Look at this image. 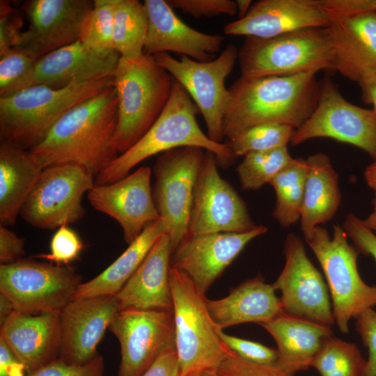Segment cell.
I'll return each mask as SVG.
<instances>
[{
	"label": "cell",
	"instance_id": "29",
	"mask_svg": "<svg viewBox=\"0 0 376 376\" xmlns=\"http://www.w3.org/2000/svg\"><path fill=\"white\" fill-rule=\"evenodd\" d=\"M42 166L30 150L0 140V223L8 226L34 188Z\"/></svg>",
	"mask_w": 376,
	"mask_h": 376
},
{
	"label": "cell",
	"instance_id": "49",
	"mask_svg": "<svg viewBox=\"0 0 376 376\" xmlns=\"http://www.w3.org/2000/svg\"><path fill=\"white\" fill-rule=\"evenodd\" d=\"M141 376H180L175 344L167 347Z\"/></svg>",
	"mask_w": 376,
	"mask_h": 376
},
{
	"label": "cell",
	"instance_id": "54",
	"mask_svg": "<svg viewBox=\"0 0 376 376\" xmlns=\"http://www.w3.org/2000/svg\"><path fill=\"white\" fill-rule=\"evenodd\" d=\"M373 206L372 212L366 219L363 220V222L370 230L376 233V191H375V196L373 200Z\"/></svg>",
	"mask_w": 376,
	"mask_h": 376
},
{
	"label": "cell",
	"instance_id": "42",
	"mask_svg": "<svg viewBox=\"0 0 376 376\" xmlns=\"http://www.w3.org/2000/svg\"><path fill=\"white\" fill-rule=\"evenodd\" d=\"M212 376H292L276 366L259 365L247 361L233 351Z\"/></svg>",
	"mask_w": 376,
	"mask_h": 376
},
{
	"label": "cell",
	"instance_id": "3",
	"mask_svg": "<svg viewBox=\"0 0 376 376\" xmlns=\"http://www.w3.org/2000/svg\"><path fill=\"white\" fill-rule=\"evenodd\" d=\"M198 108L175 79L169 100L155 123L128 150L120 154L95 178V185L115 182L147 158L184 146L213 152L218 165L228 168L236 157L227 143H218L204 134L196 120Z\"/></svg>",
	"mask_w": 376,
	"mask_h": 376
},
{
	"label": "cell",
	"instance_id": "25",
	"mask_svg": "<svg viewBox=\"0 0 376 376\" xmlns=\"http://www.w3.org/2000/svg\"><path fill=\"white\" fill-rule=\"evenodd\" d=\"M326 29L336 70L358 84L376 75V11L336 19Z\"/></svg>",
	"mask_w": 376,
	"mask_h": 376
},
{
	"label": "cell",
	"instance_id": "40",
	"mask_svg": "<svg viewBox=\"0 0 376 376\" xmlns=\"http://www.w3.org/2000/svg\"><path fill=\"white\" fill-rule=\"evenodd\" d=\"M218 332L226 345L242 359L256 364L276 366L278 357L276 349L226 334L220 329Z\"/></svg>",
	"mask_w": 376,
	"mask_h": 376
},
{
	"label": "cell",
	"instance_id": "41",
	"mask_svg": "<svg viewBox=\"0 0 376 376\" xmlns=\"http://www.w3.org/2000/svg\"><path fill=\"white\" fill-rule=\"evenodd\" d=\"M25 14L9 1H0V55L17 45L24 32Z\"/></svg>",
	"mask_w": 376,
	"mask_h": 376
},
{
	"label": "cell",
	"instance_id": "35",
	"mask_svg": "<svg viewBox=\"0 0 376 376\" xmlns=\"http://www.w3.org/2000/svg\"><path fill=\"white\" fill-rule=\"evenodd\" d=\"M237 168L242 189L255 190L269 183L293 159L287 146L249 152Z\"/></svg>",
	"mask_w": 376,
	"mask_h": 376
},
{
	"label": "cell",
	"instance_id": "52",
	"mask_svg": "<svg viewBox=\"0 0 376 376\" xmlns=\"http://www.w3.org/2000/svg\"><path fill=\"white\" fill-rule=\"evenodd\" d=\"M15 311L14 305L10 299L0 292V325Z\"/></svg>",
	"mask_w": 376,
	"mask_h": 376
},
{
	"label": "cell",
	"instance_id": "8",
	"mask_svg": "<svg viewBox=\"0 0 376 376\" xmlns=\"http://www.w3.org/2000/svg\"><path fill=\"white\" fill-rule=\"evenodd\" d=\"M333 236L320 226L305 239L318 260L332 299L333 314L339 330L347 334L349 322L376 306V285H369L357 267L358 253L343 228L334 226Z\"/></svg>",
	"mask_w": 376,
	"mask_h": 376
},
{
	"label": "cell",
	"instance_id": "4",
	"mask_svg": "<svg viewBox=\"0 0 376 376\" xmlns=\"http://www.w3.org/2000/svg\"><path fill=\"white\" fill-rule=\"evenodd\" d=\"M113 84V76L52 88L36 84L0 97V140L31 150L72 107Z\"/></svg>",
	"mask_w": 376,
	"mask_h": 376
},
{
	"label": "cell",
	"instance_id": "44",
	"mask_svg": "<svg viewBox=\"0 0 376 376\" xmlns=\"http://www.w3.org/2000/svg\"><path fill=\"white\" fill-rule=\"evenodd\" d=\"M104 361L98 354L84 365L68 363L59 358L26 376H104Z\"/></svg>",
	"mask_w": 376,
	"mask_h": 376
},
{
	"label": "cell",
	"instance_id": "30",
	"mask_svg": "<svg viewBox=\"0 0 376 376\" xmlns=\"http://www.w3.org/2000/svg\"><path fill=\"white\" fill-rule=\"evenodd\" d=\"M305 180L300 228L304 239L322 224L330 221L340 203L338 175L329 157L318 152L306 158Z\"/></svg>",
	"mask_w": 376,
	"mask_h": 376
},
{
	"label": "cell",
	"instance_id": "2",
	"mask_svg": "<svg viewBox=\"0 0 376 376\" xmlns=\"http://www.w3.org/2000/svg\"><path fill=\"white\" fill-rule=\"evenodd\" d=\"M315 72L247 79L240 77L228 88L230 100L224 123L228 141L265 123L299 128L317 106L320 84Z\"/></svg>",
	"mask_w": 376,
	"mask_h": 376
},
{
	"label": "cell",
	"instance_id": "37",
	"mask_svg": "<svg viewBox=\"0 0 376 376\" xmlns=\"http://www.w3.org/2000/svg\"><path fill=\"white\" fill-rule=\"evenodd\" d=\"M292 127L279 123H265L251 127L227 143L235 156L287 146L295 134Z\"/></svg>",
	"mask_w": 376,
	"mask_h": 376
},
{
	"label": "cell",
	"instance_id": "27",
	"mask_svg": "<svg viewBox=\"0 0 376 376\" xmlns=\"http://www.w3.org/2000/svg\"><path fill=\"white\" fill-rule=\"evenodd\" d=\"M210 315L220 329L247 322L258 324L283 313L272 284L258 274L230 290L220 299L206 298Z\"/></svg>",
	"mask_w": 376,
	"mask_h": 376
},
{
	"label": "cell",
	"instance_id": "19",
	"mask_svg": "<svg viewBox=\"0 0 376 376\" xmlns=\"http://www.w3.org/2000/svg\"><path fill=\"white\" fill-rule=\"evenodd\" d=\"M262 225L245 233L189 235L173 251L171 267L183 272L205 294L246 244L265 233Z\"/></svg>",
	"mask_w": 376,
	"mask_h": 376
},
{
	"label": "cell",
	"instance_id": "7",
	"mask_svg": "<svg viewBox=\"0 0 376 376\" xmlns=\"http://www.w3.org/2000/svg\"><path fill=\"white\" fill-rule=\"evenodd\" d=\"M237 61L240 77L247 79L336 70L326 28L301 29L268 38L245 37Z\"/></svg>",
	"mask_w": 376,
	"mask_h": 376
},
{
	"label": "cell",
	"instance_id": "16",
	"mask_svg": "<svg viewBox=\"0 0 376 376\" xmlns=\"http://www.w3.org/2000/svg\"><path fill=\"white\" fill-rule=\"evenodd\" d=\"M109 329L120 347L118 376H141L175 344L173 310H121Z\"/></svg>",
	"mask_w": 376,
	"mask_h": 376
},
{
	"label": "cell",
	"instance_id": "22",
	"mask_svg": "<svg viewBox=\"0 0 376 376\" xmlns=\"http://www.w3.org/2000/svg\"><path fill=\"white\" fill-rule=\"evenodd\" d=\"M148 30L143 54L173 52L200 62L215 58L224 37L196 30L182 22L166 1L145 0Z\"/></svg>",
	"mask_w": 376,
	"mask_h": 376
},
{
	"label": "cell",
	"instance_id": "9",
	"mask_svg": "<svg viewBox=\"0 0 376 376\" xmlns=\"http://www.w3.org/2000/svg\"><path fill=\"white\" fill-rule=\"evenodd\" d=\"M153 57L194 100L204 118L207 136L216 143H223L224 117L230 100L225 81L237 61L236 46L228 44L217 57L207 62L185 56L178 60L169 53Z\"/></svg>",
	"mask_w": 376,
	"mask_h": 376
},
{
	"label": "cell",
	"instance_id": "53",
	"mask_svg": "<svg viewBox=\"0 0 376 376\" xmlns=\"http://www.w3.org/2000/svg\"><path fill=\"white\" fill-rule=\"evenodd\" d=\"M364 177L369 187L376 191V161L367 166L364 172Z\"/></svg>",
	"mask_w": 376,
	"mask_h": 376
},
{
	"label": "cell",
	"instance_id": "39",
	"mask_svg": "<svg viewBox=\"0 0 376 376\" xmlns=\"http://www.w3.org/2000/svg\"><path fill=\"white\" fill-rule=\"evenodd\" d=\"M84 249L78 234L68 226L59 227L50 242V252L35 256L50 263L68 265L75 260Z\"/></svg>",
	"mask_w": 376,
	"mask_h": 376
},
{
	"label": "cell",
	"instance_id": "20",
	"mask_svg": "<svg viewBox=\"0 0 376 376\" xmlns=\"http://www.w3.org/2000/svg\"><path fill=\"white\" fill-rule=\"evenodd\" d=\"M120 311L116 296L72 299L60 312L61 345L58 358L84 365L99 354L97 345Z\"/></svg>",
	"mask_w": 376,
	"mask_h": 376
},
{
	"label": "cell",
	"instance_id": "1",
	"mask_svg": "<svg viewBox=\"0 0 376 376\" xmlns=\"http://www.w3.org/2000/svg\"><path fill=\"white\" fill-rule=\"evenodd\" d=\"M118 102L113 84L84 100L68 111L31 152L43 169L75 164L95 178L119 155L115 143Z\"/></svg>",
	"mask_w": 376,
	"mask_h": 376
},
{
	"label": "cell",
	"instance_id": "31",
	"mask_svg": "<svg viewBox=\"0 0 376 376\" xmlns=\"http://www.w3.org/2000/svg\"><path fill=\"white\" fill-rule=\"evenodd\" d=\"M168 231L169 224L161 217L147 226L104 271L90 281L81 283L72 299L116 295L141 264L159 237Z\"/></svg>",
	"mask_w": 376,
	"mask_h": 376
},
{
	"label": "cell",
	"instance_id": "23",
	"mask_svg": "<svg viewBox=\"0 0 376 376\" xmlns=\"http://www.w3.org/2000/svg\"><path fill=\"white\" fill-rule=\"evenodd\" d=\"M0 338L24 364L26 374H31L59 357L60 313L15 311L0 325Z\"/></svg>",
	"mask_w": 376,
	"mask_h": 376
},
{
	"label": "cell",
	"instance_id": "32",
	"mask_svg": "<svg viewBox=\"0 0 376 376\" xmlns=\"http://www.w3.org/2000/svg\"><path fill=\"white\" fill-rule=\"evenodd\" d=\"M148 30L147 13L137 0H116L113 18V47L120 57H141Z\"/></svg>",
	"mask_w": 376,
	"mask_h": 376
},
{
	"label": "cell",
	"instance_id": "46",
	"mask_svg": "<svg viewBox=\"0 0 376 376\" xmlns=\"http://www.w3.org/2000/svg\"><path fill=\"white\" fill-rule=\"evenodd\" d=\"M342 227L351 238L358 251L371 256L376 262V234L353 214H349Z\"/></svg>",
	"mask_w": 376,
	"mask_h": 376
},
{
	"label": "cell",
	"instance_id": "33",
	"mask_svg": "<svg viewBox=\"0 0 376 376\" xmlns=\"http://www.w3.org/2000/svg\"><path fill=\"white\" fill-rule=\"evenodd\" d=\"M306 159H292L269 182L275 191L273 217L283 227L300 219L307 173Z\"/></svg>",
	"mask_w": 376,
	"mask_h": 376
},
{
	"label": "cell",
	"instance_id": "36",
	"mask_svg": "<svg viewBox=\"0 0 376 376\" xmlns=\"http://www.w3.org/2000/svg\"><path fill=\"white\" fill-rule=\"evenodd\" d=\"M116 1L94 0L93 7L85 15L80 26L79 40L103 55L116 52L112 42Z\"/></svg>",
	"mask_w": 376,
	"mask_h": 376
},
{
	"label": "cell",
	"instance_id": "21",
	"mask_svg": "<svg viewBox=\"0 0 376 376\" xmlns=\"http://www.w3.org/2000/svg\"><path fill=\"white\" fill-rule=\"evenodd\" d=\"M331 23L322 0H260L241 19L228 23L226 35L268 38L289 32L327 28Z\"/></svg>",
	"mask_w": 376,
	"mask_h": 376
},
{
	"label": "cell",
	"instance_id": "34",
	"mask_svg": "<svg viewBox=\"0 0 376 376\" xmlns=\"http://www.w3.org/2000/svg\"><path fill=\"white\" fill-rule=\"evenodd\" d=\"M366 366V360L355 344L332 336L311 363L321 376H363Z\"/></svg>",
	"mask_w": 376,
	"mask_h": 376
},
{
	"label": "cell",
	"instance_id": "24",
	"mask_svg": "<svg viewBox=\"0 0 376 376\" xmlns=\"http://www.w3.org/2000/svg\"><path fill=\"white\" fill-rule=\"evenodd\" d=\"M120 54L103 55L79 40L38 59L31 86L63 88L72 84L113 76Z\"/></svg>",
	"mask_w": 376,
	"mask_h": 376
},
{
	"label": "cell",
	"instance_id": "11",
	"mask_svg": "<svg viewBox=\"0 0 376 376\" xmlns=\"http://www.w3.org/2000/svg\"><path fill=\"white\" fill-rule=\"evenodd\" d=\"M95 185V178L75 164L50 166L43 171L19 215L29 225L54 230L82 219V198Z\"/></svg>",
	"mask_w": 376,
	"mask_h": 376
},
{
	"label": "cell",
	"instance_id": "38",
	"mask_svg": "<svg viewBox=\"0 0 376 376\" xmlns=\"http://www.w3.org/2000/svg\"><path fill=\"white\" fill-rule=\"evenodd\" d=\"M38 59L19 47L0 55V97L30 86Z\"/></svg>",
	"mask_w": 376,
	"mask_h": 376
},
{
	"label": "cell",
	"instance_id": "48",
	"mask_svg": "<svg viewBox=\"0 0 376 376\" xmlns=\"http://www.w3.org/2000/svg\"><path fill=\"white\" fill-rule=\"evenodd\" d=\"M25 253L24 238L6 226H0V263L8 264L19 260Z\"/></svg>",
	"mask_w": 376,
	"mask_h": 376
},
{
	"label": "cell",
	"instance_id": "10",
	"mask_svg": "<svg viewBox=\"0 0 376 376\" xmlns=\"http://www.w3.org/2000/svg\"><path fill=\"white\" fill-rule=\"evenodd\" d=\"M82 283L68 265L26 259L0 265V292L18 311L60 313Z\"/></svg>",
	"mask_w": 376,
	"mask_h": 376
},
{
	"label": "cell",
	"instance_id": "14",
	"mask_svg": "<svg viewBox=\"0 0 376 376\" xmlns=\"http://www.w3.org/2000/svg\"><path fill=\"white\" fill-rule=\"evenodd\" d=\"M214 154L206 150L194 186L189 235L245 233L256 228L244 201L219 173Z\"/></svg>",
	"mask_w": 376,
	"mask_h": 376
},
{
	"label": "cell",
	"instance_id": "28",
	"mask_svg": "<svg viewBox=\"0 0 376 376\" xmlns=\"http://www.w3.org/2000/svg\"><path fill=\"white\" fill-rule=\"evenodd\" d=\"M259 325L276 343V366L292 376L311 367L326 340L333 335L331 327L283 313Z\"/></svg>",
	"mask_w": 376,
	"mask_h": 376
},
{
	"label": "cell",
	"instance_id": "12",
	"mask_svg": "<svg viewBox=\"0 0 376 376\" xmlns=\"http://www.w3.org/2000/svg\"><path fill=\"white\" fill-rule=\"evenodd\" d=\"M203 155L198 147L176 148L159 154L153 166V200L169 224L173 251L189 236L193 193Z\"/></svg>",
	"mask_w": 376,
	"mask_h": 376
},
{
	"label": "cell",
	"instance_id": "56",
	"mask_svg": "<svg viewBox=\"0 0 376 376\" xmlns=\"http://www.w3.org/2000/svg\"><path fill=\"white\" fill-rule=\"evenodd\" d=\"M199 376H212V375H211V373H205V374L201 375Z\"/></svg>",
	"mask_w": 376,
	"mask_h": 376
},
{
	"label": "cell",
	"instance_id": "55",
	"mask_svg": "<svg viewBox=\"0 0 376 376\" xmlns=\"http://www.w3.org/2000/svg\"><path fill=\"white\" fill-rule=\"evenodd\" d=\"M251 1L250 0H237L236 1L237 13L239 19L243 18L249 12L251 6Z\"/></svg>",
	"mask_w": 376,
	"mask_h": 376
},
{
	"label": "cell",
	"instance_id": "18",
	"mask_svg": "<svg viewBox=\"0 0 376 376\" xmlns=\"http://www.w3.org/2000/svg\"><path fill=\"white\" fill-rule=\"evenodd\" d=\"M91 0H29L21 8L29 21L16 46L36 59L79 40L85 15L92 9Z\"/></svg>",
	"mask_w": 376,
	"mask_h": 376
},
{
	"label": "cell",
	"instance_id": "17",
	"mask_svg": "<svg viewBox=\"0 0 376 376\" xmlns=\"http://www.w3.org/2000/svg\"><path fill=\"white\" fill-rule=\"evenodd\" d=\"M151 169L141 166L126 177L107 185H95L87 193L91 205L115 219L125 241H134L151 224L160 219L150 186Z\"/></svg>",
	"mask_w": 376,
	"mask_h": 376
},
{
	"label": "cell",
	"instance_id": "13",
	"mask_svg": "<svg viewBox=\"0 0 376 376\" xmlns=\"http://www.w3.org/2000/svg\"><path fill=\"white\" fill-rule=\"evenodd\" d=\"M320 137L354 146L376 161V113L346 100L332 80L325 77L316 107L295 130L290 143L298 145Z\"/></svg>",
	"mask_w": 376,
	"mask_h": 376
},
{
	"label": "cell",
	"instance_id": "50",
	"mask_svg": "<svg viewBox=\"0 0 376 376\" xmlns=\"http://www.w3.org/2000/svg\"><path fill=\"white\" fill-rule=\"evenodd\" d=\"M24 364L0 338V376H26Z\"/></svg>",
	"mask_w": 376,
	"mask_h": 376
},
{
	"label": "cell",
	"instance_id": "43",
	"mask_svg": "<svg viewBox=\"0 0 376 376\" xmlns=\"http://www.w3.org/2000/svg\"><path fill=\"white\" fill-rule=\"evenodd\" d=\"M172 8L178 9L194 17L237 14L236 1L231 0H167Z\"/></svg>",
	"mask_w": 376,
	"mask_h": 376
},
{
	"label": "cell",
	"instance_id": "51",
	"mask_svg": "<svg viewBox=\"0 0 376 376\" xmlns=\"http://www.w3.org/2000/svg\"><path fill=\"white\" fill-rule=\"evenodd\" d=\"M359 84L362 92V100L373 104L376 113V75L363 79Z\"/></svg>",
	"mask_w": 376,
	"mask_h": 376
},
{
	"label": "cell",
	"instance_id": "26",
	"mask_svg": "<svg viewBox=\"0 0 376 376\" xmlns=\"http://www.w3.org/2000/svg\"><path fill=\"white\" fill-rule=\"evenodd\" d=\"M172 246L167 233L161 235L116 296L120 311L173 310L170 284Z\"/></svg>",
	"mask_w": 376,
	"mask_h": 376
},
{
	"label": "cell",
	"instance_id": "15",
	"mask_svg": "<svg viewBox=\"0 0 376 376\" xmlns=\"http://www.w3.org/2000/svg\"><path fill=\"white\" fill-rule=\"evenodd\" d=\"M285 266L272 284L281 291L284 314L331 327L335 323L328 288L308 258L302 240L289 233L284 244Z\"/></svg>",
	"mask_w": 376,
	"mask_h": 376
},
{
	"label": "cell",
	"instance_id": "47",
	"mask_svg": "<svg viewBox=\"0 0 376 376\" xmlns=\"http://www.w3.org/2000/svg\"><path fill=\"white\" fill-rule=\"evenodd\" d=\"M331 22L363 13L376 11V0H322Z\"/></svg>",
	"mask_w": 376,
	"mask_h": 376
},
{
	"label": "cell",
	"instance_id": "6",
	"mask_svg": "<svg viewBox=\"0 0 376 376\" xmlns=\"http://www.w3.org/2000/svg\"><path fill=\"white\" fill-rule=\"evenodd\" d=\"M175 347L180 376L215 371L232 352L221 339L206 297L182 271L171 267Z\"/></svg>",
	"mask_w": 376,
	"mask_h": 376
},
{
	"label": "cell",
	"instance_id": "45",
	"mask_svg": "<svg viewBox=\"0 0 376 376\" xmlns=\"http://www.w3.org/2000/svg\"><path fill=\"white\" fill-rule=\"evenodd\" d=\"M355 319V329L368 350L363 376H376V311L368 309Z\"/></svg>",
	"mask_w": 376,
	"mask_h": 376
},
{
	"label": "cell",
	"instance_id": "5",
	"mask_svg": "<svg viewBox=\"0 0 376 376\" xmlns=\"http://www.w3.org/2000/svg\"><path fill=\"white\" fill-rule=\"evenodd\" d=\"M173 77L153 56L120 57L113 74L118 97L115 143L119 155L132 147L152 127L171 94Z\"/></svg>",
	"mask_w": 376,
	"mask_h": 376
}]
</instances>
